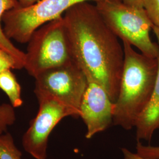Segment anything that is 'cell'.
<instances>
[{
    "label": "cell",
    "mask_w": 159,
    "mask_h": 159,
    "mask_svg": "<svg viewBox=\"0 0 159 159\" xmlns=\"http://www.w3.org/2000/svg\"><path fill=\"white\" fill-rule=\"evenodd\" d=\"M73 61L102 86L114 103L119 95L125 61L123 46L96 6L84 1L63 16Z\"/></svg>",
    "instance_id": "6da1fadb"
},
{
    "label": "cell",
    "mask_w": 159,
    "mask_h": 159,
    "mask_svg": "<svg viewBox=\"0 0 159 159\" xmlns=\"http://www.w3.org/2000/svg\"><path fill=\"white\" fill-rule=\"evenodd\" d=\"M122 41L125 61L119 95L114 103L113 124L129 130L136 127L151 99L158 61L157 58L137 52L130 43Z\"/></svg>",
    "instance_id": "7a4b0ae2"
},
{
    "label": "cell",
    "mask_w": 159,
    "mask_h": 159,
    "mask_svg": "<svg viewBox=\"0 0 159 159\" xmlns=\"http://www.w3.org/2000/svg\"><path fill=\"white\" fill-rule=\"evenodd\" d=\"M96 2L102 18L119 38L148 57L158 58L159 44L150 37L153 25L144 8L128 6L121 0H100Z\"/></svg>",
    "instance_id": "3957f363"
},
{
    "label": "cell",
    "mask_w": 159,
    "mask_h": 159,
    "mask_svg": "<svg viewBox=\"0 0 159 159\" xmlns=\"http://www.w3.org/2000/svg\"><path fill=\"white\" fill-rule=\"evenodd\" d=\"M28 43L24 68L34 78L47 70L73 61L63 16L37 29Z\"/></svg>",
    "instance_id": "277c9868"
},
{
    "label": "cell",
    "mask_w": 159,
    "mask_h": 159,
    "mask_svg": "<svg viewBox=\"0 0 159 159\" xmlns=\"http://www.w3.org/2000/svg\"><path fill=\"white\" fill-rule=\"evenodd\" d=\"M34 79L36 97H53L80 117V107L88 81L84 73L76 63L71 61L50 68Z\"/></svg>",
    "instance_id": "5b68a950"
},
{
    "label": "cell",
    "mask_w": 159,
    "mask_h": 159,
    "mask_svg": "<svg viewBox=\"0 0 159 159\" xmlns=\"http://www.w3.org/2000/svg\"><path fill=\"white\" fill-rule=\"evenodd\" d=\"M90 1L100 0H40L29 7L18 6L4 14L3 30L9 39L26 43L34 31L43 24L63 16L75 4Z\"/></svg>",
    "instance_id": "8992f818"
},
{
    "label": "cell",
    "mask_w": 159,
    "mask_h": 159,
    "mask_svg": "<svg viewBox=\"0 0 159 159\" xmlns=\"http://www.w3.org/2000/svg\"><path fill=\"white\" fill-rule=\"evenodd\" d=\"M37 98L39 111L23 134L22 146L34 159H47L48 139L54 127L65 117H77L73 110L53 97Z\"/></svg>",
    "instance_id": "52a82bcc"
},
{
    "label": "cell",
    "mask_w": 159,
    "mask_h": 159,
    "mask_svg": "<svg viewBox=\"0 0 159 159\" xmlns=\"http://www.w3.org/2000/svg\"><path fill=\"white\" fill-rule=\"evenodd\" d=\"M86 77L88 84L81 102L80 117L87 127L85 137L90 139L113 124L114 102L102 85L91 77Z\"/></svg>",
    "instance_id": "ba28073f"
},
{
    "label": "cell",
    "mask_w": 159,
    "mask_h": 159,
    "mask_svg": "<svg viewBox=\"0 0 159 159\" xmlns=\"http://www.w3.org/2000/svg\"><path fill=\"white\" fill-rule=\"evenodd\" d=\"M152 30L159 46V29L153 26ZM158 68L153 94L146 108L140 116L136 125L137 141L150 142L155 131L159 130V55Z\"/></svg>",
    "instance_id": "9c48e42d"
},
{
    "label": "cell",
    "mask_w": 159,
    "mask_h": 159,
    "mask_svg": "<svg viewBox=\"0 0 159 159\" xmlns=\"http://www.w3.org/2000/svg\"><path fill=\"white\" fill-rule=\"evenodd\" d=\"M18 6L19 5L16 0H0V48L11 55L17 61L20 69H22L24 67L25 52L14 46L11 40L6 36L1 24L2 17L6 12Z\"/></svg>",
    "instance_id": "30bf717a"
},
{
    "label": "cell",
    "mask_w": 159,
    "mask_h": 159,
    "mask_svg": "<svg viewBox=\"0 0 159 159\" xmlns=\"http://www.w3.org/2000/svg\"><path fill=\"white\" fill-rule=\"evenodd\" d=\"M0 89L6 93L14 108L23 105L21 88L11 70H7L0 74Z\"/></svg>",
    "instance_id": "8fae6325"
},
{
    "label": "cell",
    "mask_w": 159,
    "mask_h": 159,
    "mask_svg": "<svg viewBox=\"0 0 159 159\" xmlns=\"http://www.w3.org/2000/svg\"><path fill=\"white\" fill-rule=\"evenodd\" d=\"M0 159H24L10 132L0 135Z\"/></svg>",
    "instance_id": "7c38bea8"
},
{
    "label": "cell",
    "mask_w": 159,
    "mask_h": 159,
    "mask_svg": "<svg viewBox=\"0 0 159 159\" xmlns=\"http://www.w3.org/2000/svg\"><path fill=\"white\" fill-rule=\"evenodd\" d=\"M16 121L15 108L10 103L0 104V135L7 132L8 128Z\"/></svg>",
    "instance_id": "4fadbf2b"
},
{
    "label": "cell",
    "mask_w": 159,
    "mask_h": 159,
    "mask_svg": "<svg viewBox=\"0 0 159 159\" xmlns=\"http://www.w3.org/2000/svg\"><path fill=\"white\" fill-rule=\"evenodd\" d=\"M143 8L153 26L159 29V0H143Z\"/></svg>",
    "instance_id": "5bb4252c"
},
{
    "label": "cell",
    "mask_w": 159,
    "mask_h": 159,
    "mask_svg": "<svg viewBox=\"0 0 159 159\" xmlns=\"http://www.w3.org/2000/svg\"><path fill=\"white\" fill-rule=\"evenodd\" d=\"M136 149L137 153L144 158L159 159V146H145L140 141H137Z\"/></svg>",
    "instance_id": "9a60e30c"
},
{
    "label": "cell",
    "mask_w": 159,
    "mask_h": 159,
    "mask_svg": "<svg viewBox=\"0 0 159 159\" xmlns=\"http://www.w3.org/2000/svg\"><path fill=\"white\" fill-rule=\"evenodd\" d=\"M11 69L20 70L16 59L7 51L0 48V74Z\"/></svg>",
    "instance_id": "2e32d148"
},
{
    "label": "cell",
    "mask_w": 159,
    "mask_h": 159,
    "mask_svg": "<svg viewBox=\"0 0 159 159\" xmlns=\"http://www.w3.org/2000/svg\"><path fill=\"white\" fill-rule=\"evenodd\" d=\"M121 152L123 156V159H148L144 158L139 156L138 154L131 152L129 149L126 148H122Z\"/></svg>",
    "instance_id": "e0dca14e"
},
{
    "label": "cell",
    "mask_w": 159,
    "mask_h": 159,
    "mask_svg": "<svg viewBox=\"0 0 159 159\" xmlns=\"http://www.w3.org/2000/svg\"><path fill=\"white\" fill-rule=\"evenodd\" d=\"M128 6L137 8H143V0H121Z\"/></svg>",
    "instance_id": "ac0fdd59"
},
{
    "label": "cell",
    "mask_w": 159,
    "mask_h": 159,
    "mask_svg": "<svg viewBox=\"0 0 159 159\" xmlns=\"http://www.w3.org/2000/svg\"><path fill=\"white\" fill-rule=\"evenodd\" d=\"M20 7H26L31 6L40 0H16Z\"/></svg>",
    "instance_id": "d6986e66"
}]
</instances>
